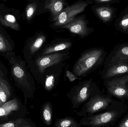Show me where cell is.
<instances>
[{"label": "cell", "mask_w": 128, "mask_h": 127, "mask_svg": "<svg viewBox=\"0 0 128 127\" xmlns=\"http://www.w3.org/2000/svg\"><path fill=\"white\" fill-rule=\"evenodd\" d=\"M40 115L42 122L46 126L50 127L53 121V109L50 101L45 102L41 107Z\"/></svg>", "instance_id": "e0dca14e"}, {"label": "cell", "mask_w": 128, "mask_h": 127, "mask_svg": "<svg viewBox=\"0 0 128 127\" xmlns=\"http://www.w3.org/2000/svg\"><path fill=\"white\" fill-rule=\"evenodd\" d=\"M21 17L18 10L5 6L0 9V24L5 28L21 31L20 20Z\"/></svg>", "instance_id": "ba28073f"}, {"label": "cell", "mask_w": 128, "mask_h": 127, "mask_svg": "<svg viewBox=\"0 0 128 127\" xmlns=\"http://www.w3.org/2000/svg\"><path fill=\"white\" fill-rule=\"evenodd\" d=\"M46 40V36L40 34L34 37L30 41L27 42L24 47V54L26 60H30L36 52L41 47Z\"/></svg>", "instance_id": "9a60e30c"}, {"label": "cell", "mask_w": 128, "mask_h": 127, "mask_svg": "<svg viewBox=\"0 0 128 127\" xmlns=\"http://www.w3.org/2000/svg\"><path fill=\"white\" fill-rule=\"evenodd\" d=\"M64 54L56 53L46 56H41L36 60V64L39 72L43 74L48 67L60 62L64 59Z\"/></svg>", "instance_id": "4fadbf2b"}, {"label": "cell", "mask_w": 128, "mask_h": 127, "mask_svg": "<svg viewBox=\"0 0 128 127\" xmlns=\"http://www.w3.org/2000/svg\"><path fill=\"white\" fill-rule=\"evenodd\" d=\"M94 11L97 17L105 24H110L116 17L117 9L111 5H96Z\"/></svg>", "instance_id": "5bb4252c"}, {"label": "cell", "mask_w": 128, "mask_h": 127, "mask_svg": "<svg viewBox=\"0 0 128 127\" xmlns=\"http://www.w3.org/2000/svg\"><path fill=\"white\" fill-rule=\"evenodd\" d=\"M71 42H62L54 44L47 47L44 51L42 54H51L56 51H61L69 48L71 47Z\"/></svg>", "instance_id": "cb8c5ba5"}, {"label": "cell", "mask_w": 128, "mask_h": 127, "mask_svg": "<svg viewBox=\"0 0 128 127\" xmlns=\"http://www.w3.org/2000/svg\"><path fill=\"white\" fill-rule=\"evenodd\" d=\"M115 26L117 30L128 35V6L116 19Z\"/></svg>", "instance_id": "ac0fdd59"}, {"label": "cell", "mask_w": 128, "mask_h": 127, "mask_svg": "<svg viewBox=\"0 0 128 127\" xmlns=\"http://www.w3.org/2000/svg\"><path fill=\"white\" fill-rule=\"evenodd\" d=\"M111 102L110 97L104 96L99 93L84 104L82 109L76 113V115L82 117L94 115L106 109Z\"/></svg>", "instance_id": "277c9868"}, {"label": "cell", "mask_w": 128, "mask_h": 127, "mask_svg": "<svg viewBox=\"0 0 128 127\" xmlns=\"http://www.w3.org/2000/svg\"><path fill=\"white\" fill-rule=\"evenodd\" d=\"M38 4L34 1H29L26 5L22 15V18L30 22L34 16L37 9Z\"/></svg>", "instance_id": "603a6c76"}, {"label": "cell", "mask_w": 128, "mask_h": 127, "mask_svg": "<svg viewBox=\"0 0 128 127\" xmlns=\"http://www.w3.org/2000/svg\"><path fill=\"white\" fill-rule=\"evenodd\" d=\"M61 27L81 37L88 35L91 30L90 28L87 27L86 21L82 17H74Z\"/></svg>", "instance_id": "8fae6325"}, {"label": "cell", "mask_w": 128, "mask_h": 127, "mask_svg": "<svg viewBox=\"0 0 128 127\" xmlns=\"http://www.w3.org/2000/svg\"><path fill=\"white\" fill-rule=\"evenodd\" d=\"M57 85L56 77L54 75L47 76L45 79L44 88L48 92L52 91L55 88Z\"/></svg>", "instance_id": "d4e9b609"}, {"label": "cell", "mask_w": 128, "mask_h": 127, "mask_svg": "<svg viewBox=\"0 0 128 127\" xmlns=\"http://www.w3.org/2000/svg\"><path fill=\"white\" fill-rule=\"evenodd\" d=\"M64 1L62 0H47L45 4L44 9L51 12L53 19L64 10Z\"/></svg>", "instance_id": "2e32d148"}, {"label": "cell", "mask_w": 128, "mask_h": 127, "mask_svg": "<svg viewBox=\"0 0 128 127\" xmlns=\"http://www.w3.org/2000/svg\"><path fill=\"white\" fill-rule=\"evenodd\" d=\"M54 127H84L74 118L66 117L57 119L55 122Z\"/></svg>", "instance_id": "d6986e66"}, {"label": "cell", "mask_w": 128, "mask_h": 127, "mask_svg": "<svg viewBox=\"0 0 128 127\" xmlns=\"http://www.w3.org/2000/svg\"><path fill=\"white\" fill-rule=\"evenodd\" d=\"M10 95V88L8 82L4 79L0 80V101L2 106L6 103Z\"/></svg>", "instance_id": "ffe728a7"}, {"label": "cell", "mask_w": 128, "mask_h": 127, "mask_svg": "<svg viewBox=\"0 0 128 127\" xmlns=\"http://www.w3.org/2000/svg\"><path fill=\"white\" fill-rule=\"evenodd\" d=\"M8 62L10 74L16 84L31 97L36 91L34 81L28 70L25 61L15 51L5 57Z\"/></svg>", "instance_id": "6da1fadb"}, {"label": "cell", "mask_w": 128, "mask_h": 127, "mask_svg": "<svg viewBox=\"0 0 128 127\" xmlns=\"http://www.w3.org/2000/svg\"><path fill=\"white\" fill-rule=\"evenodd\" d=\"M104 84L109 92L116 97H128V74L104 80Z\"/></svg>", "instance_id": "5b68a950"}, {"label": "cell", "mask_w": 128, "mask_h": 127, "mask_svg": "<svg viewBox=\"0 0 128 127\" xmlns=\"http://www.w3.org/2000/svg\"><path fill=\"white\" fill-rule=\"evenodd\" d=\"M107 52L102 48H95L86 51L76 62L73 68L76 77H85L99 66L105 59Z\"/></svg>", "instance_id": "7a4b0ae2"}, {"label": "cell", "mask_w": 128, "mask_h": 127, "mask_svg": "<svg viewBox=\"0 0 128 127\" xmlns=\"http://www.w3.org/2000/svg\"><path fill=\"white\" fill-rule=\"evenodd\" d=\"M95 3L98 5H111L115 3H119L118 0H95Z\"/></svg>", "instance_id": "484cf974"}, {"label": "cell", "mask_w": 128, "mask_h": 127, "mask_svg": "<svg viewBox=\"0 0 128 127\" xmlns=\"http://www.w3.org/2000/svg\"><path fill=\"white\" fill-rule=\"evenodd\" d=\"M15 47L14 41L0 24V55L5 58L14 52Z\"/></svg>", "instance_id": "7c38bea8"}, {"label": "cell", "mask_w": 128, "mask_h": 127, "mask_svg": "<svg viewBox=\"0 0 128 127\" xmlns=\"http://www.w3.org/2000/svg\"><path fill=\"white\" fill-rule=\"evenodd\" d=\"M128 74V63L119 62L104 66L101 77L106 80Z\"/></svg>", "instance_id": "30bf717a"}, {"label": "cell", "mask_w": 128, "mask_h": 127, "mask_svg": "<svg viewBox=\"0 0 128 127\" xmlns=\"http://www.w3.org/2000/svg\"><path fill=\"white\" fill-rule=\"evenodd\" d=\"M118 115L116 111H108L82 117L79 123L83 127H104L112 122Z\"/></svg>", "instance_id": "8992f818"}, {"label": "cell", "mask_w": 128, "mask_h": 127, "mask_svg": "<svg viewBox=\"0 0 128 127\" xmlns=\"http://www.w3.org/2000/svg\"><path fill=\"white\" fill-rule=\"evenodd\" d=\"M66 76L68 78L69 81L70 82H73L78 79L80 80V78H78L74 74L68 71H67L66 72Z\"/></svg>", "instance_id": "83f0119b"}, {"label": "cell", "mask_w": 128, "mask_h": 127, "mask_svg": "<svg viewBox=\"0 0 128 127\" xmlns=\"http://www.w3.org/2000/svg\"><path fill=\"white\" fill-rule=\"evenodd\" d=\"M0 127H36V125L31 121L19 118L0 124Z\"/></svg>", "instance_id": "7402d4cb"}, {"label": "cell", "mask_w": 128, "mask_h": 127, "mask_svg": "<svg viewBox=\"0 0 128 127\" xmlns=\"http://www.w3.org/2000/svg\"><path fill=\"white\" fill-rule=\"evenodd\" d=\"M105 60L104 66L119 62L128 63V42L115 46Z\"/></svg>", "instance_id": "9c48e42d"}, {"label": "cell", "mask_w": 128, "mask_h": 127, "mask_svg": "<svg viewBox=\"0 0 128 127\" xmlns=\"http://www.w3.org/2000/svg\"><path fill=\"white\" fill-rule=\"evenodd\" d=\"M8 72L7 69L0 60V80L4 78Z\"/></svg>", "instance_id": "4316f807"}, {"label": "cell", "mask_w": 128, "mask_h": 127, "mask_svg": "<svg viewBox=\"0 0 128 127\" xmlns=\"http://www.w3.org/2000/svg\"><path fill=\"white\" fill-rule=\"evenodd\" d=\"M18 109V103L16 99L7 101L0 106V117L8 115Z\"/></svg>", "instance_id": "44dd1931"}, {"label": "cell", "mask_w": 128, "mask_h": 127, "mask_svg": "<svg viewBox=\"0 0 128 127\" xmlns=\"http://www.w3.org/2000/svg\"><path fill=\"white\" fill-rule=\"evenodd\" d=\"M118 127H128V117L123 120Z\"/></svg>", "instance_id": "f1b7e54d"}, {"label": "cell", "mask_w": 128, "mask_h": 127, "mask_svg": "<svg viewBox=\"0 0 128 127\" xmlns=\"http://www.w3.org/2000/svg\"><path fill=\"white\" fill-rule=\"evenodd\" d=\"M5 5H4V4L3 3H0V9H1L2 8H3L5 6Z\"/></svg>", "instance_id": "f546056e"}, {"label": "cell", "mask_w": 128, "mask_h": 127, "mask_svg": "<svg viewBox=\"0 0 128 127\" xmlns=\"http://www.w3.org/2000/svg\"><path fill=\"white\" fill-rule=\"evenodd\" d=\"M1 106L2 105L1 104L0 101V106Z\"/></svg>", "instance_id": "4dcf8cb0"}, {"label": "cell", "mask_w": 128, "mask_h": 127, "mask_svg": "<svg viewBox=\"0 0 128 127\" xmlns=\"http://www.w3.org/2000/svg\"><path fill=\"white\" fill-rule=\"evenodd\" d=\"M88 4L83 1H78L64 9L62 12L54 19L53 25L55 27H62L74 18L76 15L85 10Z\"/></svg>", "instance_id": "52a82bcc"}, {"label": "cell", "mask_w": 128, "mask_h": 127, "mask_svg": "<svg viewBox=\"0 0 128 127\" xmlns=\"http://www.w3.org/2000/svg\"><path fill=\"white\" fill-rule=\"evenodd\" d=\"M99 93L100 91L98 86L90 79L80 82L72 88L67 93V96L70 101L72 109H76Z\"/></svg>", "instance_id": "3957f363"}]
</instances>
